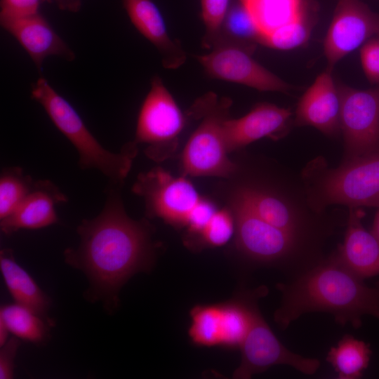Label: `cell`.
Returning <instances> with one entry per match:
<instances>
[{
	"instance_id": "obj_1",
	"label": "cell",
	"mask_w": 379,
	"mask_h": 379,
	"mask_svg": "<svg viewBox=\"0 0 379 379\" xmlns=\"http://www.w3.org/2000/svg\"><path fill=\"white\" fill-rule=\"evenodd\" d=\"M110 186L100 214L78 226L77 248L64 253L66 263L88 279V297L101 300L109 312L118 304L121 286L134 274L148 270L154 257L149 222L131 218L121 199V185Z\"/></svg>"
},
{
	"instance_id": "obj_2",
	"label": "cell",
	"mask_w": 379,
	"mask_h": 379,
	"mask_svg": "<svg viewBox=\"0 0 379 379\" xmlns=\"http://www.w3.org/2000/svg\"><path fill=\"white\" fill-rule=\"evenodd\" d=\"M280 306L274 320L282 329L310 312L332 314L340 326L354 328L362 325V317L379 319V281L366 284L339 260L337 255L303 271L287 283H279Z\"/></svg>"
},
{
	"instance_id": "obj_3",
	"label": "cell",
	"mask_w": 379,
	"mask_h": 379,
	"mask_svg": "<svg viewBox=\"0 0 379 379\" xmlns=\"http://www.w3.org/2000/svg\"><path fill=\"white\" fill-rule=\"evenodd\" d=\"M31 97L42 106L55 126L77 150L82 169L98 170L112 185L123 183L137 152L128 144L118 153L104 148L73 106L44 77H39L32 84Z\"/></svg>"
},
{
	"instance_id": "obj_4",
	"label": "cell",
	"mask_w": 379,
	"mask_h": 379,
	"mask_svg": "<svg viewBox=\"0 0 379 379\" xmlns=\"http://www.w3.org/2000/svg\"><path fill=\"white\" fill-rule=\"evenodd\" d=\"M230 102L209 95L195 106L202 119L187 140L181 156L184 175L227 178L237 171L229 158L224 122L229 117Z\"/></svg>"
},
{
	"instance_id": "obj_5",
	"label": "cell",
	"mask_w": 379,
	"mask_h": 379,
	"mask_svg": "<svg viewBox=\"0 0 379 379\" xmlns=\"http://www.w3.org/2000/svg\"><path fill=\"white\" fill-rule=\"evenodd\" d=\"M185 124V116L174 98L162 80L154 77L140 106L135 138L130 144L136 149L138 145H145L147 157L163 161L175 151Z\"/></svg>"
},
{
	"instance_id": "obj_6",
	"label": "cell",
	"mask_w": 379,
	"mask_h": 379,
	"mask_svg": "<svg viewBox=\"0 0 379 379\" xmlns=\"http://www.w3.org/2000/svg\"><path fill=\"white\" fill-rule=\"evenodd\" d=\"M313 191V204L317 211L333 204L379 207V152L326 170L317 180Z\"/></svg>"
},
{
	"instance_id": "obj_7",
	"label": "cell",
	"mask_w": 379,
	"mask_h": 379,
	"mask_svg": "<svg viewBox=\"0 0 379 379\" xmlns=\"http://www.w3.org/2000/svg\"><path fill=\"white\" fill-rule=\"evenodd\" d=\"M132 191L145 201L146 214L182 228L204 199L185 177L175 178L161 167L140 173Z\"/></svg>"
},
{
	"instance_id": "obj_8",
	"label": "cell",
	"mask_w": 379,
	"mask_h": 379,
	"mask_svg": "<svg viewBox=\"0 0 379 379\" xmlns=\"http://www.w3.org/2000/svg\"><path fill=\"white\" fill-rule=\"evenodd\" d=\"M239 349L241 359L232 375L235 379L251 378L275 365H287L307 375L314 374L320 366L317 359L303 357L284 347L264 319L258 305Z\"/></svg>"
},
{
	"instance_id": "obj_9",
	"label": "cell",
	"mask_w": 379,
	"mask_h": 379,
	"mask_svg": "<svg viewBox=\"0 0 379 379\" xmlns=\"http://www.w3.org/2000/svg\"><path fill=\"white\" fill-rule=\"evenodd\" d=\"M340 130L347 159L379 152V85L361 90L338 86Z\"/></svg>"
},
{
	"instance_id": "obj_10",
	"label": "cell",
	"mask_w": 379,
	"mask_h": 379,
	"mask_svg": "<svg viewBox=\"0 0 379 379\" xmlns=\"http://www.w3.org/2000/svg\"><path fill=\"white\" fill-rule=\"evenodd\" d=\"M234 220L237 248L251 260L276 263L293 253L298 236L279 229L262 220L237 199L228 200Z\"/></svg>"
},
{
	"instance_id": "obj_11",
	"label": "cell",
	"mask_w": 379,
	"mask_h": 379,
	"mask_svg": "<svg viewBox=\"0 0 379 379\" xmlns=\"http://www.w3.org/2000/svg\"><path fill=\"white\" fill-rule=\"evenodd\" d=\"M378 34L379 14L361 0H338L324 43L328 67Z\"/></svg>"
},
{
	"instance_id": "obj_12",
	"label": "cell",
	"mask_w": 379,
	"mask_h": 379,
	"mask_svg": "<svg viewBox=\"0 0 379 379\" xmlns=\"http://www.w3.org/2000/svg\"><path fill=\"white\" fill-rule=\"evenodd\" d=\"M198 58L206 72L216 79L263 91L286 92L291 88L240 47L222 46Z\"/></svg>"
},
{
	"instance_id": "obj_13",
	"label": "cell",
	"mask_w": 379,
	"mask_h": 379,
	"mask_svg": "<svg viewBox=\"0 0 379 379\" xmlns=\"http://www.w3.org/2000/svg\"><path fill=\"white\" fill-rule=\"evenodd\" d=\"M291 115L288 109L261 103L240 118L228 117L224 122V133L229 153L264 137L281 138L288 131Z\"/></svg>"
},
{
	"instance_id": "obj_14",
	"label": "cell",
	"mask_w": 379,
	"mask_h": 379,
	"mask_svg": "<svg viewBox=\"0 0 379 379\" xmlns=\"http://www.w3.org/2000/svg\"><path fill=\"white\" fill-rule=\"evenodd\" d=\"M0 24L27 53L39 72L48 56H59L68 61L75 59L74 52L41 13L0 20Z\"/></svg>"
},
{
	"instance_id": "obj_15",
	"label": "cell",
	"mask_w": 379,
	"mask_h": 379,
	"mask_svg": "<svg viewBox=\"0 0 379 379\" xmlns=\"http://www.w3.org/2000/svg\"><path fill=\"white\" fill-rule=\"evenodd\" d=\"M331 69L320 74L300 99L295 124L312 126L327 135L340 130V98Z\"/></svg>"
},
{
	"instance_id": "obj_16",
	"label": "cell",
	"mask_w": 379,
	"mask_h": 379,
	"mask_svg": "<svg viewBox=\"0 0 379 379\" xmlns=\"http://www.w3.org/2000/svg\"><path fill=\"white\" fill-rule=\"evenodd\" d=\"M67 201L66 196L48 180H39L18 208L0 220V228L5 234L21 230H36L58 221L55 205Z\"/></svg>"
},
{
	"instance_id": "obj_17",
	"label": "cell",
	"mask_w": 379,
	"mask_h": 379,
	"mask_svg": "<svg viewBox=\"0 0 379 379\" xmlns=\"http://www.w3.org/2000/svg\"><path fill=\"white\" fill-rule=\"evenodd\" d=\"M362 209L350 207L343 244L336 254L340 262L364 279L379 275V242L362 225Z\"/></svg>"
},
{
	"instance_id": "obj_18",
	"label": "cell",
	"mask_w": 379,
	"mask_h": 379,
	"mask_svg": "<svg viewBox=\"0 0 379 379\" xmlns=\"http://www.w3.org/2000/svg\"><path fill=\"white\" fill-rule=\"evenodd\" d=\"M123 5L133 25L159 51L166 67L176 68L184 62V51L171 39L164 18L152 0H123Z\"/></svg>"
},
{
	"instance_id": "obj_19",
	"label": "cell",
	"mask_w": 379,
	"mask_h": 379,
	"mask_svg": "<svg viewBox=\"0 0 379 379\" xmlns=\"http://www.w3.org/2000/svg\"><path fill=\"white\" fill-rule=\"evenodd\" d=\"M0 268L6 286L15 302L30 309L52 326L53 321L47 316L51 307L50 298L18 264L11 248L1 250Z\"/></svg>"
},
{
	"instance_id": "obj_20",
	"label": "cell",
	"mask_w": 379,
	"mask_h": 379,
	"mask_svg": "<svg viewBox=\"0 0 379 379\" xmlns=\"http://www.w3.org/2000/svg\"><path fill=\"white\" fill-rule=\"evenodd\" d=\"M231 196L266 222L298 236V218L293 209L277 195L258 187L240 186Z\"/></svg>"
},
{
	"instance_id": "obj_21",
	"label": "cell",
	"mask_w": 379,
	"mask_h": 379,
	"mask_svg": "<svg viewBox=\"0 0 379 379\" xmlns=\"http://www.w3.org/2000/svg\"><path fill=\"white\" fill-rule=\"evenodd\" d=\"M261 40L275 29L295 20L303 13L301 0H245Z\"/></svg>"
},
{
	"instance_id": "obj_22",
	"label": "cell",
	"mask_w": 379,
	"mask_h": 379,
	"mask_svg": "<svg viewBox=\"0 0 379 379\" xmlns=\"http://www.w3.org/2000/svg\"><path fill=\"white\" fill-rule=\"evenodd\" d=\"M372 354L369 343L346 335L331 347L326 361L331 364L340 379H357L367 368Z\"/></svg>"
},
{
	"instance_id": "obj_23",
	"label": "cell",
	"mask_w": 379,
	"mask_h": 379,
	"mask_svg": "<svg viewBox=\"0 0 379 379\" xmlns=\"http://www.w3.org/2000/svg\"><path fill=\"white\" fill-rule=\"evenodd\" d=\"M0 318L15 336L35 344L47 339L51 326L30 309L16 302L1 306Z\"/></svg>"
},
{
	"instance_id": "obj_24",
	"label": "cell",
	"mask_w": 379,
	"mask_h": 379,
	"mask_svg": "<svg viewBox=\"0 0 379 379\" xmlns=\"http://www.w3.org/2000/svg\"><path fill=\"white\" fill-rule=\"evenodd\" d=\"M188 334L192 343L200 347L221 346L222 304L197 305L190 310Z\"/></svg>"
},
{
	"instance_id": "obj_25",
	"label": "cell",
	"mask_w": 379,
	"mask_h": 379,
	"mask_svg": "<svg viewBox=\"0 0 379 379\" xmlns=\"http://www.w3.org/2000/svg\"><path fill=\"white\" fill-rule=\"evenodd\" d=\"M34 182L20 167L3 169L0 176V220L18 208L32 190Z\"/></svg>"
},
{
	"instance_id": "obj_26",
	"label": "cell",
	"mask_w": 379,
	"mask_h": 379,
	"mask_svg": "<svg viewBox=\"0 0 379 379\" xmlns=\"http://www.w3.org/2000/svg\"><path fill=\"white\" fill-rule=\"evenodd\" d=\"M234 234V220L229 208L218 209L188 246L201 248L225 245Z\"/></svg>"
},
{
	"instance_id": "obj_27",
	"label": "cell",
	"mask_w": 379,
	"mask_h": 379,
	"mask_svg": "<svg viewBox=\"0 0 379 379\" xmlns=\"http://www.w3.org/2000/svg\"><path fill=\"white\" fill-rule=\"evenodd\" d=\"M312 23L303 13L295 20L275 29L262 38L261 42L279 50H291L307 41L312 31Z\"/></svg>"
},
{
	"instance_id": "obj_28",
	"label": "cell",
	"mask_w": 379,
	"mask_h": 379,
	"mask_svg": "<svg viewBox=\"0 0 379 379\" xmlns=\"http://www.w3.org/2000/svg\"><path fill=\"white\" fill-rule=\"evenodd\" d=\"M225 21L227 29L235 36L260 41V33L250 13L242 3L227 13Z\"/></svg>"
},
{
	"instance_id": "obj_29",
	"label": "cell",
	"mask_w": 379,
	"mask_h": 379,
	"mask_svg": "<svg viewBox=\"0 0 379 379\" xmlns=\"http://www.w3.org/2000/svg\"><path fill=\"white\" fill-rule=\"evenodd\" d=\"M230 0H201V15L208 32L219 31L228 13Z\"/></svg>"
},
{
	"instance_id": "obj_30",
	"label": "cell",
	"mask_w": 379,
	"mask_h": 379,
	"mask_svg": "<svg viewBox=\"0 0 379 379\" xmlns=\"http://www.w3.org/2000/svg\"><path fill=\"white\" fill-rule=\"evenodd\" d=\"M364 72L371 84L379 85V36L372 38L361 47L360 52Z\"/></svg>"
},
{
	"instance_id": "obj_31",
	"label": "cell",
	"mask_w": 379,
	"mask_h": 379,
	"mask_svg": "<svg viewBox=\"0 0 379 379\" xmlns=\"http://www.w3.org/2000/svg\"><path fill=\"white\" fill-rule=\"evenodd\" d=\"M42 0H1L0 20L32 15L40 13Z\"/></svg>"
},
{
	"instance_id": "obj_32",
	"label": "cell",
	"mask_w": 379,
	"mask_h": 379,
	"mask_svg": "<svg viewBox=\"0 0 379 379\" xmlns=\"http://www.w3.org/2000/svg\"><path fill=\"white\" fill-rule=\"evenodd\" d=\"M20 345L19 338L12 337L1 346L0 378L11 379L14 375V362L18 349Z\"/></svg>"
},
{
	"instance_id": "obj_33",
	"label": "cell",
	"mask_w": 379,
	"mask_h": 379,
	"mask_svg": "<svg viewBox=\"0 0 379 379\" xmlns=\"http://www.w3.org/2000/svg\"><path fill=\"white\" fill-rule=\"evenodd\" d=\"M43 4L55 5L60 10L77 13L81 8V0H42Z\"/></svg>"
},
{
	"instance_id": "obj_34",
	"label": "cell",
	"mask_w": 379,
	"mask_h": 379,
	"mask_svg": "<svg viewBox=\"0 0 379 379\" xmlns=\"http://www.w3.org/2000/svg\"><path fill=\"white\" fill-rule=\"evenodd\" d=\"M371 232L379 242V209L377 211L373 223V227Z\"/></svg>"
},
{
	"instance_id": "obj_35",
	"label": "cell",
	"mask_w": 379,
	"mask_h": 379,
	"mask_svg": "<svg viewBox=\"0 0 379 379\" xmlns=\"http://www.w3.org/2000/svg\"><path fill=\"white\" fill-rule=\"evenodd\" d=\"M245 0H240L241 3L244 2Z\"/></svg>"
},
{
	"instance_id": "obj_36",
	"label": "cell",
	"mask_w": 379,
	"mask_h": 379,
	"mask_svg": "<svg viewBox=\"0 0 379 379\" xmlns=\"http://www.w3.org/2000/svg\"><path fill=\"white\" fill-rule=\"evenodd\" d=\"M378 36H379V34H378Z\"/></svg>"
}]
</instances>
